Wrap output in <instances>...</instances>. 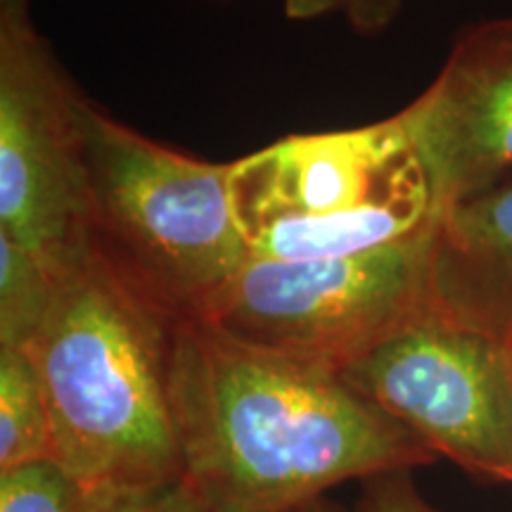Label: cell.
Wrapping results in <instances>:
<instances>
[{"label": "cell", "mask_w": 512, "mask_h": 512, "mask_svg": "<svg viewBox=\"0 0 512 512\" xmlns=\"http://www.w3.org/2000/svg\"><path fill=\"white\" fill-rule=\"evenodd\" d=\"M91 252L166 316L197 318L252 259L214 164L133 131L81 102Z\"/></svg>", "instance_id": "cell-3"}, {"label": "cell", "mask_w": 512, "mask_h": 512, "mask_svg": "<svg viewBox=\"0 0 512 512\" xmlns=\"http://www.w3.org/2000/svg\"><path fill=\"white\" fill-rule=\"evenodd\" d=\"M93 498L55 460L0 472V512H98Z\"/></svg>", "instance_id": "cell-12"}, {"label": "cell", "mask_w": 512, "mask_h": 512, "mask_svg": "<svg viewBox=\"0 0 512 512\" xmlns=\"http://www.w3.org/2000/svg\"><path fill=\"white\" fill-rule=\"evenodd\" d=\"M299 512H330V510L320 508V505H318V503H313V505H309V508H304V510H299Z\"/></svg>", "instance_id": "cell-17"}, {"label": "cell", "mask_w": 512, "mask_h": 512, "mask_svg": "<svg viewBox=\"0 0 512 512\" xmlns=\"http://www.w3.org/2000/svg\"><path fill=\"white\" fill-rule=\"evenodd\" d=\"M83 95L34 22H0V235L74 271L91 252Z\"/></svg>", "instance_id": "cell-6"}, {"label": "cell", "mask_w": 512, "mask_h": 512, "mask_svg": "<svg viewBox=\"0 0 512 512\" xmlns=\"http://www.w3.org/2000/svg\"><path fill=\"white\" fill-rule=\"evenodd\" d=\"M69 273L0 235V347H27Z\"/></svg>", "instance_id": "cell-11"}, {"label": "cell", "mask_w": 512, "mask_h": 512, "mask_svg": "<svg viewBox=\"0 0 512 512\" xmlns=\"http://www.w3.org/2000/svg\"><path fill=\"white\" fill-rule=\"evenodd\" d=\"M351 512H437L415 489L411 470L387 472L363 482Z\"/></svg>", "instance_id": "cell-14"}, {"label": "cell", "mask_w": 512, "mask_h": 512, "mask_svg": "<svg viewBox=\"0 0 512 512\" xmlns=\"http://www.w3.org/2000/svg\"><path fill=\"white\" fill-rule=\"evenodd\" d=\"M254 259H337L425 233L439 207L399 114L302 133L230 162Z\"/></svg>", "instance_id": "cell-4"}, {"label": "cell", "mask_w": 512, "mask_h": 512, "mask_svg": "<svg viewBox=\"0 0 512 512\" xmlns=\"http://www.w3.org/2000/svg\"><path fill=\"white\" fill-rule=\"evenodd\" d=\"M55 460L53 420L34 358L0 347V472Z\"/></svg>", "instance_id": "cell-10"}, {"label": "cell", "mask_w": 512, "mask_h": 512, "mask_svg": "<svg viewBox=\"0 0 512 512\" xmlns=\"http://www.w3.org/2000/svg\"><path fill=\"white\" fill-rule=\"evenodd\" d=\"M176 323L88 252L22 347L46 389L55 463L98 508L183 479L169 384Z\"/></svg>", "instance_id": "cell-2"}, {"label": "cell", "mask_w": 512, "mask_h": 512, "mask_svg": "<svg viewBox=\"0 0 512 512\" xmlns=\"http://www.w3.org/2000/svg\"><path fill=\"white\" fill-rule=\"evenodd\" d=\"M439 211L512 178V15L465 29L399 112Z\"/></svg>", "instance_id": "cell-8"}, {"label": "cell", "mask_w": 512, "mask_h": 512, "mask_svg": "<svg viewBox=\"0 0 512 512\" xmlns=\"http://www.w3.org/2000/svg\"><path fill=\"white\" fill-rule=\"evenodd\" d=\"M430 283L441 316L512 337V178L439 211Z\"/></svg>", "instance_id": "cell-9"}, {"label": "cell", "mask_w": 512, "mask_h": 512, "mask_svg": "<svg viewBox=\"0 0 512 512\" xmlns=\"http://www.w3.org/2000/svg\"><path fill=\"white\" fill-rule=\"evenodd\" d=\"M169 384L183 482L211 512H299L337 484L437 460L339 370L197 318L176 323Z\"/></svg>", "instance_id": "cell-1"}, {"label": "cell", "mask_w": 512, "mask_h": 512, "mask_svg": "<svg viewBox=\"0 0 512 512\" xmlns=\"http://www.w3.org/2000/svg\"><path fill=\"white\" fill-rule=\"evenodd\" d=\"M98 512H211L188 484L174 482L159 489L114 498Z\"/></svg>", "instance_id": "cell-15"}, {"label": "cell", "mask_w": 512, "mask_h": 512, "mask_svg": "<svg viewBox=\"0 0 512 512\" xmlns=\"http://www.w3.org/2000/svg\"><path fill=\"white\" fill-rule=\"evenodd\" d=\"M434 226L337 259L252 256L197 320L247 347L342 373L394 332L437 311L430 283Z\"/></svg>", "instance_id": "cell-5"}, {"label": "cell", "mask_w": 512, "mask_h": 512, "mask_svg": "<svg viewBox=\"0 0 512 512\" xmlns=\"http://www.w3.org/2000/svg\"><path fill=\"white\" fill-rule=\"evenodd\" d=\"M505 344H508V354H510V366H512V337L505 339Z\"/></svg>", "instance_id": "cell-18"}, {"label": "cell", "mask_w": 512, "mask_h": 512, "mask_svg": "<svg viewBox=\"0 0 512 512\" xmlns=\"http://www.w3.org/2000/svg\"><path fill=\"white\" fill-rule=\"evenodd\" d=\"M290 19L342 17L358 34H382L399 15L403 0H280Z\"/></svg>", "instance_id": "cell-13"}, {"label": "cell", "mask_w": 512, "mask_h": 512, "mask_svg": "<svg viewBox=\"0 0 512 512\" xmlns=\"http://www.w3.org/2000/svg\"><path fill=\"white\" fill-rule=\"evenodd\" d=\"M342 375L437 458L512 484V366L503 339L432 311Z\"/></svg>", "instance_id": "cell-7"}, {"label": "cell", "mask_w": 512, "mask_h": 512, "mask_svg": "<svg viewBox=\"0 0 512 512\" xmlns=\"http://www.w3.org/2000/svg\"><path fill=\"white\" fill-rule=\"evenodd\" d=\"M31 0H0V22H29Z\"/></svg>", "instance_id": "cell-16"}]
</instances>
